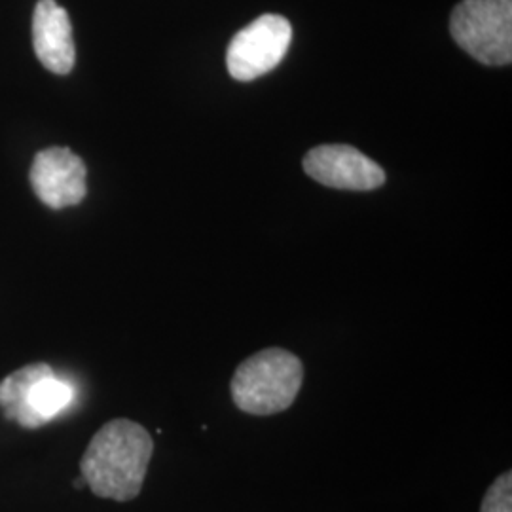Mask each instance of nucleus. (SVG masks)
<instances>
[{
	"label": "nucleus",
	"instance_id": "1",
	"mask_svg": "<svg viewBox=\"0 0 512 512\" xmlns=\"http://www.w3.org/2000/svg\"><path fill=\"white\" fill-rule=\"evenodd\" d=\"M154 440L135 421L105 423L88 444L80 473L93 494L112 501H131L143 490Z\"/></svg>",
	"mask_w": 512,
	"mask_h": 512
},
{
	"label": "nucleus",
	"instance_id": "2",
	"mask_svg": "<svg viewBox=\"0 0 512 512\" xmlns=\"http://www.w3.org/2000/svg\"><path fill=\"white\" fill-rule=\"evenodd\" d=\"M304 382L302 361L285 349L258 351L238 366L230 391L241 412L272 416L293 406Z\"/></svg>",
	"mask_w": 512,
	"mask_h": 512
},
{
	"label": "nucleus",
	"instance_id": "3",
	"mask_svg": "<svg viewBox=\"0 0 512 512\" xmlns=\"http://www.w3.org/2000/svg\"><path fill=\"white\" fill-rule=\"evenodd\" d=\"M450 33L482 65L512 61V0H461L450 18Z\"/></svg>",
	"mask_w": 512,
	"mask_h": 512
},
{
	"label": "nucleus",
	"instance_id": "4",
	"mask_svg": "<svg viewBox=\"0 0 512 512\" xmlns=\"http://www.w3.org/2000/svg\"><path fill=\"white\" fill-rule=\"evenodd\" d=\"M291 40L289 19L277 14L256 18L232 38L226 52L228 73L239 82H251L274 71L289 52Z\"/></svg>",
	"mask_w": 512,
	"mask_h": 512
},
{
	"label": "nucleus",
	"instance_id": "5",
	"mask_svg": "<svg viewBox=\"0 0 512 512\" xmlns=\"http://www.w3.org/2000/svg\"><path fill=\"white\" fill-rule=\"evenodd\" d=\"M86 177L84 160L67 147L40 150L29 169V183L35 196L54 211L78 205L86 198Z\"/></svg>",
	"mask_w": 512,
	"mask_h": 512
},
{
	"label": "nucleus",
	"instance_id": "6",
	"mask_svg": "<svg viewBox=\"0 0 512 512\" xmlns=\"http://www.w3.org/2000/svg\"><path fill=\"white\" fill-rule=\"evenodd\" d=\"M313 181L338 190H374L385 183V171L363 152L348 145H321L304 158Z\"/></svg>",
	"mask_w": 512,
	"mask_h": 512
},
{
	"label": "nucleus",
	"instance_id": "7",
	"mask_svg": "<svg viewBox=\"0 0 512 512\" xmlns=\"http://www.w3.org/2000/svg\"><path fill=\"white\" fill-rule=\"evenodd\" d=\"M33 46L38 61L50 73L65 76L76 63L73 23L55 0H38L33 14Z\"/></svg>",
	"mask_w": 512,
	"mask_h": 512
},
{
	"label": "nucleus",
	"instance_id": "8",
	"mask_svg": "<svg viewBox=\"0 0 512 512\" xmlns=\"http://www.w3.org/2000/svg\"><path fill=\"white\" fill-rule=\"evenodd\" d=\"M73 399V387L50 372L27 387L6 418L23 429H38L61 414Z\"/></svg>",
	"mask_w": 512,
	"mask_h": 512
},
{
	"label": "nucleus",
	"instance_id": "9",
	"mask_svg": "<svg viewBox=\"0 0 512 512\" xmlns=\"http://www.w3.org/2000/svg\"><path fill=\"white\" fill-rule=\"evenodd\" d=\"M480 512H512V475L499 476L484 495Z\"/></svg>",
	"mask_w": 512,
	"mask_h": 512
}]
</instances>
